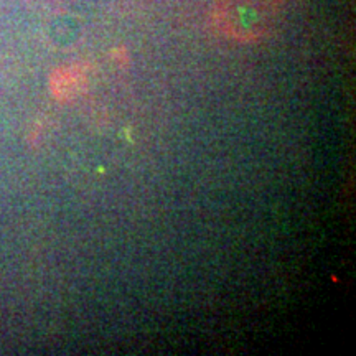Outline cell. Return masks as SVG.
Segmentation results:
<instances>
[{
  "label": "cell",
  "mask_w": 356,
  "mask_h": 356,
  "mask_svg": "<svg viewBox=\"0 0 356 356\" xmlns=\"http://www.w3.org/2000/svg\"><path fill=\"white\" fill-rule=\"evenodd\" d=\"M284 0H215L211 24L221 37L256 43L277 25Z\"/></svg>",
  "instance_id": "1"
},
{
  "label": "cell",
  "mask_w": 356,
  "mask_h": 356,
  "mask_svg": "<svg viewBox=\"0 0 356 356\" xmlns=\"http://www.w3.org/2000/svg\"><path fill=\"white\" fill-rule=\"evenodd\" d=\"M113 60H114V63H118L119 66H126L129 63L127 48H124V47L114 48V50H113Z\"/></svg>",
  "instance_id": "3"
},
{
  "label": "cell",
  "mask_w": 356,
  "mask_h": 356,
  "mask_svg": "<svg viewBox=\"0 0 356 356\" xmlns=\"http://www.w3.org/2000/svg\"><path fill=\"white\" fill-rule=\"evenodd\" d=\"M89 74L84 65L61 66L50 76V91L58 101H73L88 89Z\"/></svg>",
  "instance_id": "2"
}]
</instances>
